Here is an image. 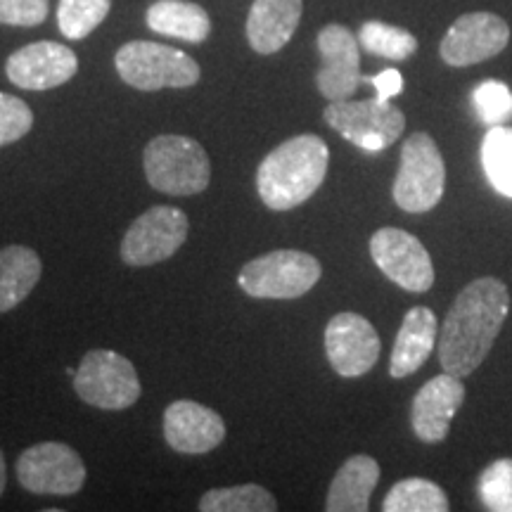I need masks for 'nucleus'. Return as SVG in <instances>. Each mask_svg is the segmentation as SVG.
Wrapping results in <instances>:
<instances>
[{
    "label": "nucleus",
    "instance_id": "nucleus-20",
    "mask_svg": "<svg viewBox=\"0 0 512 512\" xmlns=\"http://www.w3.org/2000/svg\"><path fill=\"white\" fill-rule=\"evenodd\" d=\"M380 482V465L370 456H351L332 479L325 510L328 512H366L370 496Z\"/></svg>",
    "mask_w": 512,
    "mask_h": 512
},
{
    "label": "nucleus",
    "instance_id": "nucleus-17",
    "mask_svg": "<svg viewBox=\"0 0 512 512\" xmlns=\"http://www.w3.org/2000/svg\"><path fill=\"white\" fill-rule=\"evenodd\" d=\"M164 439L178 453H209L226 439V422L202 403L174 401L164 413Z\"/></svg>",
    "mask_w": 512,
    "mask_h": 512
},
{
    "label": "nucleus",
    "instance_id": "nucleus-28",
    "mask_svg": "<svg viewBox=\"0 0 512 512\" xmlns=\"http://www.w3.org/2000/svg\"><path fill=\"white\" fill-rule=\"evenodd\" d=\"M479 498L491 512H512V458L494 460L479 475Z\"/></svg>",
    "mask_w": 512,
    "mask_h": 512
},
{
    "label": "nucleus",
    "instance_id": "nucleus-22",
    "mask_svg": "<svg viewBox=\"0 0 512 512\" xmlns=\"http://www.w3.org/2000/svg\"><path fill=\"white\" fill-rule=\"evenodd\" d=\"M41 273V256L34 249L22 245L0 249V313L22 304L34 292Z\"/></svg>",
    "mask_w": 512,
    "mask_h": 512
},
{
    "label": "nucleus",
    "instance_id": "nucleus-2",
    "mask_svg": "<svg viewBox=\"0 0 512 512\" xmlns=\"http://www.w3.org/2000/svg\"><path fill=\"white\" fill-rule=\"evenodd\" d=\"M330 150L323 138L304 133L268 152L256 169V190L268 209L290 211L304 204L325 181Z\"/></svg>",
    "mask_w": 512,
    "mask_h": 512
},
{
    "label": "nucleus",
    "instance_id": "nucleus-1",
    "mask_svg": "<svg viewBox=\"0 0 512 512\" xmlns=\"http://www.w3.org/2000/svg\"><path fill=\"white\" fill-rule=\"evenodd\" d=\"M510 313L508 285L477 278L465 285L439 332V363L446 373L467 377L482 366Z\"/></svg>",
    "mask_w": 512,
    "mask_h": 512
},
{
    "label": "nucleus",
    "instance_id": "nucleus-13",
    "mask_svg": "<svg viewBox=\"0 0 512 512\" xmlns=\"http://www.w3.org/2000/svg\"><path fill=\"white\" fill-rule=\"evenodd\" d=\"M382 344L368 318L361 313H337L325 328V354L332 370L342 377H361L380 358Z\"/></svg>",
    "mask_w": 512,
    "mask_h": 512
},
{
    "label": "nucleus",
    "instance_id": "nucleus-30",
    "mask_svg": "<svg viewBox=\"0 0 512 512\" xmlns=\"http://www.w3.org/2000/svg\"><path fill=\"white\" fill-rule=\"evenodd\" d=\"M34 126V112L22 98L0 93V147L17 143Z\"/></svg>",
    "mask_w": 512,
    "mask_h": 512
},
{
    "label": "nucleus",
    "instance_id": "nucleus-21",
    "mask_svg": "<svg viewBox=\"0 0 512 512\" xmlns=\"http://www.w3.org/2000/svg\"><path fill=\"white\" fill-rule=\"evenodd\" d=\"M147 27L155 34L202 43L211 34V19L202 5L190 0H157L147 10Z\"/></svg>",
    "mask_w": 512,
    "mask_h": 512
},
{
    "label": "nucleus",
    "instance_id": "nucleus-25",
    "mask_svg": "<svg viewBox=\"0 0 512 512\" xmlns=\"http://www.w3.org/2000/svg\"><path fill=\"white\" fill-rule=\"evenodd\" d=\"M486 178L498 195L512 200V128L491 126L482 140Z\"/></svg>",
    "mask_w": 512,
    "mask_h": 512
},
{
    "label": "nucleus",
    "instance_id": "nucleus-11",
    "mask_svg": "<svg viewBox=\"0 0 512 512\" xmlns=\"http://www.w3.org/2000/svg\"><path fill=\"white\" fill-rule=\"evenodd\" d=\"M375 266L401 290L422 294L434 285V266L425 245L401 228H380L370 238Z\"/></svg>",
    "mask_w": 512,
    "mask_h": 512
},
{
    "label": "nucleus",
    "instance_id": "nucleus-31",
    "mask_svg": "<svg viewBox=\"0 0 512 512\" xmlns=\"http://www.w3.org/2000/svg\"><path fill=\"white\" fill-rule=\"evenodd\" d=\"M48 17V0H0V24L38 27Z\"/></svg>",
    "mask_w": 512,
    "mask_h": 512
},
{
    "label": "nucleus",
    "instance_id": "nucleus-24",
    "mask_svg": "<svg viewBox=\"0 0 512 512\" xmlns=\"http://www.w3.org/2000/svg\"><path fill=\"white\" fill-rule=\"evenodd\" d=\"M202 512H273L278 510L271 491L259 484H240L228 489H211L200 501Z\"/></svg>",
    "mask_w": 512,
    "mask_h": 512
},
{
    "label": "nucleus",
    "instance_id": "nucleus-8",
    "mask_svg": "<svg viewBox=\"0 0 512 512\" xmlns=\"http://www.w3.org/2000/svg\"><path fill=\"white\" fill-rule=\"evenodd\" d=\"M323 119L342 138L366 152H382L401 138L406 117L392 102L370 100H337L325 107Z\"/></svg>",
    "mask_w": 512,
    "mask_h": 512
},
{
    "label": "nucleus",
    "instance_id": "nucleus-32",
    "mask_svg": "<svg viewBox=\"0 0 512 512\" xmlns=\"http://www.w3.org/2000/svg\"><path fill=\"white\" fill-rule=\"evenodd\" d=\"M363 83H370L375 88V98L389 102L403 91V76L396 69H384L377 76H363Z\"/></svg>",
    "mask_w": 512,
    "mask_h": 512
},
{
    "label": "nucleus",
    "instance_id": "nucleus-3",
    "mask_svg": "<svg viewBox=\"0 0 512 512\" xmlns=\"http://www.w3.org/2000/svg\"><path fill=\"white\" fill-rule=\"evenodd\" d=\"M145 176L164 195L188 197L207 190L211 162L197 140L185 136H157L145 147Z\"/></svg>",
    "mask_w": 512,
    "mask_h": 512
},
{
    "label": "nucleus",
    "instance_id": "nucleus-9",
    "mask_svg": "<svg viewBox=\"0 0 512 512\" xmlns=\"http://www.w3.org/2000/svg\"><path fill=\"white\" fill-rule=\"evenodd\" d=\"M17 479L38 496H72L86 482V465L72 446L43 441L17 458Z\"/></svg>",
    "mask_w": 512,
    "mask_h": 512
},
{
    "label": "nucleus",
    "instance_id": "nucleus-7",
    "mask_svg": "<svg viewBox=\"0 0 512 512\" xmlns=\"http://www.w3.org/2000/svg\"><path fill=\"white\" fill-rule=\"evenodd\" d=\"M74 389L81 401L102 411H124L140 399L136 366L110 349H93L81 358Z\"/></svg>",
    "mask_w": 512,
    "mask_h": 512
},
{
    "label": "nucleus",
    "instance_id": "nucleus-6",
    "mask_svg": "<svg viewBox=\"0 0 512 512\" xmlns=\"http://www.w3.org/2000/svg\"><path fill=\"white\" fill-rule=\"evenodd\" d=\"M446 188V164L427 133H413L401 147V166L394 181V202L408 214L437 207Z\"/></svg>",
    "mask_w": 512,
    "mask_h": 512
},
{
    "label": "nucleus",
    "instance_id": "nucleus-27",
    "mask_svg": "<svg viewBox=\"0 0 512 512\" xmlns=\"http://www.w3.org/2000/svg\"><path fill=\"white\" fill-rule=\"evenodd\" d=\"M110 8L112 0H60L57 24L69 41H81L100 27Z\"/></svg>",
    "mask_w": 512,
    "mask_h": 512
},
{
    "label": "nucleus",
    "instance_id": "nucleus-16",
    "mask_svg": "<svg viewBox=\"0 0 512 512\" xmlns=\"http://www.w3.org/2000/svg\"><path fill=\"white\" fill-rule=\"evenodd\" d=\"M465 401V387L460 377L441 373L422 384L415 394L411 408V425L415 437L425 444H439L446 439L451 422L458 415V408Z\"/></svg>",
    "mask_w": 512,
    "mask_h": 512
},
{
    "label": "nucleus",
    "instance_id": "nucleus-4",
    "mask_svg": "<svg viewBox=\"0 0 512 512\" xmlns=\"http://www.w3.org/2000/svg\"><path fill=\"white\" fill-rule=\"evenodd\" d=\"M117 72L138 91L190 88L200 81V64L183 50L155 41H131L117 50Z\"/></svg>",
    "mask_w": 512,
    "mask_h": 512
},
{
    "label": "nucleus",
    "instance_id": "nucleus-15",
    "mask_svg": "<svg viewBox=\"0 0 512 512\" xmlns=\"http://www.w3.org/2000/svg\"><path fill=\"white\" fill-rule=\"evenodd\" d=\"M79 60L74 50L55 41H38L8 57L5 74L24 91H50L74 79Z\"/></svg>",
    "mask_w": 512,
    "mask_h": 512
},
{
    "label": "nucleus",
    "instance_id": "nucleus-19",
    "mask_svg": "<svg viewBox=\"0 0 512 512\" xmlns=\"http://www.w3.org/2000/svg\"><path fill=\"white\" fill-rule=\"evenodd\" d=\"M302 0H254L247 17V41L259 55L283 50L302 19Z\"/></svg>",
    "mask_w": 512,
    "mask_h": 512
},
{
    "label": "nucleus",
    "instance_id": "nucleus-5",
    "mask_svg": "<svg viewBox=\"0 0 512 512\" xmlns=\"http://www.w3.org/2000/svg\"><path fill=\"white\" fill-rule=\"evenodd\" d=\"M320 273L323 268L316 256L297 249H278L242 266L238 285L256 299H297L316 287Z\"/></svg>",
    "mask_w": 512,
    "mask_h": 512
},
{
    "label": "nucleus",
    "instance_id": "nucleus-14",
    "mask_svg": "<svg viewBox=\"0 0 512 512\" xmlns=\"http://www.w3.org/2000/svg\"><path fill=\"white\" fill-rule=\"evenodd\" d=\"M358 38L342 24H328L318 34V53L323 67L316 74V86L330 102L349 100L363 83Z\"/></svg>",
    "mask_w": 512,
    "mask_h": 512
},
{
    "label": "nucleus",
    "instance_id": "nucleus-29",
    "mask_svg": "<svg viewBox=\"0 0 512 512\" xmlns=\"http://www.w3.org/2000/svg\"><path fill=\"white\" fill-rule=\"evenodd\" d=\"M472 107L484 126H503L512 119V91L503 81H484L472 91Z\"/></svg>",
    "mask_w": 512,
    "mask_h": 512
},
{
    "label": "nucleus",
    "instance_id": "nucleus-26",
    "mask_svg": "<svg viewBox=\"0 0 512 512\" xmlns=\"http://www.w3.org/2000/svg\"><path fill=\"white\" fill-rule=\"evenodd\" d=\"M358 43L370 55L384 57V60L392 62L408 60L418 50V38L411 31L394 27V24L375 22V19L363 24L361 31H358Z\"/></svg>",
    "mask_w": 512,
    "mask_h": 512
},
{
    "label": "nucleus",
    "instance_id": "nucleus-33",
    "mask_svg": "<svg viewBox=\"0 0 512 512\" xmlns=\"http://www.w3.org/2000/svg\"><path fill=\"white\" fill-rule=\"evenodd\" d=\"M5 482H8V467H5V456L3 451H0V496H3L5 491Z\"/></svg>",
    "mask_w": 512,
    "mask_h": 512
},
{
    "label": "nucleus",
    "instance_id": "nucleus-18",
    "mask_svg": "<svg viewBox=\"0 0 512 512\" xmlns=\"http://www.w3.org/2000/svg\"><path fill=\"white\" fill-rule=\"evenodd\" d=\"M439 339L437 316L427 306H413L411 311L403 316V323L396 332V342L389 358V375L401 380L418 373L422 363L430 358L434 344Z\"/></svg>",
    "mask_w": 512,
    "mask_h": 512
},
{
    "label": "nucleus",
    "instance_id": "nucleus-12",
    "mask_svg": "<svg viewBox=\"0 0 512 512\" xmlns=\"http://www.w3.org/2000/svg\"><path fill=\"white\" fill-rule=\"evenodd\" d=\"M510 43V27L491 12H467L458 17L441 38V60L448 67H470L503 53Z\"/></svg>",
    "mask_w": 512,
    "mask_h": 512
},
{
    "label": "nucleus",
    "instance_id": "nucleus-10",
    "mask_svg": "<svg viewBox=\"0 0 512 512\" xmlns=\"http://www.w3.org/2000/svg\"><path fill=\"white\" fill-rule=\"evenodd\" d=\"M188 238V216L181 209L157 204L140 214L121 240V259L128 266H155L171 259Z\"/></svg>",
    "mask_w": 512,
    "mask_h": 512
},
{
    "label": "nucleus",
    "instance_id": "nucleus-23",
    "mask_svg": "<svg viewBox=\"0 0 512 512\" xmlns=\"http://www.w3.org/2000/svg\"><path fill=\"white\" fill-rule=\"evenodd\" d=\"M448 508L451 505H448L444 489L430 479L420 477L396 482L382 503L384 512H446Z\"/></svg>",
    "mask_w": 512,
    "mask_h": 512
}]
</instances>
